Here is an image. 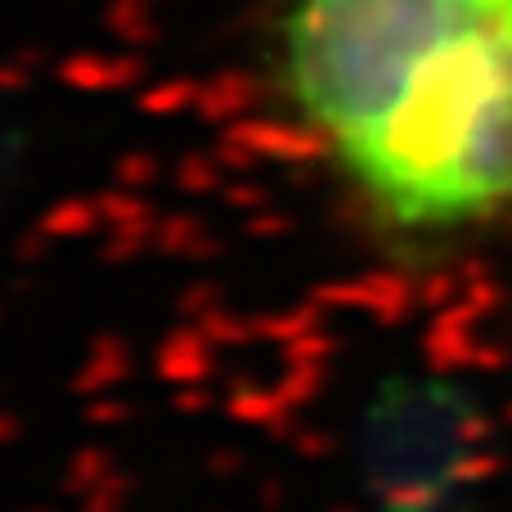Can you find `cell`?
I'll return each instance as SVG.
<instances>
[{"label": "cell", "mask_w": 512, "mask_h": 512, "mask_svg": "<svg viewBox=\"0 0 512 512\" xmlns=\"http://www.w3.org/2000/svg\"><path fill=\"white\" fill-rule=\"evenodd\" d=\"M252 68L382 252L512 230V0H256Z\"/></svg>", "instance_id": "obj_1"}]
</instances>
